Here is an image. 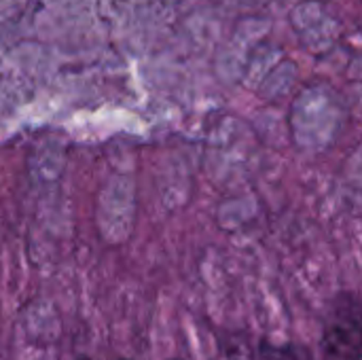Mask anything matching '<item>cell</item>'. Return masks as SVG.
Wrapping results in <instances>:
<instances>
[{"label": "cell", "instance_id": "5", "mask_svg": "<svg viewBox=\"0 0 362 360\" xmlns=\"http://www.w3.org/2000/svg\"><path fill=\"white\" fill-rule=\"evenodd\" d=\"M176 360H178V359H176Z\"/></svg>", "mask_w": 362, "mask_h": 360}, {"label": "cell", "instance_id": "3", "mask_svg": "<svg viewBox=\"0 0 362 360\" xmlns=\"http://www.w3.org/2000/svg\"><path fill=\"white\" fill-rule=\"evenodd\" d=\"M216 360H252V354L246 342H227V346L218 352Z\"/></svg>", "mask_w": 362, "mask_h": 360}, {"label": "cell", "instance_id": "4", "mask_svg": "<svg viewBox=\"0 0 362 360\" xmlns=\"http://www.w3.org/2000/svg\"><path fill=\"white\" fill-rule=\"evenodd\" d=\"M81 360H89V359H81Z\"/></svg>", "mask_w": 362, "mask_h": 360}, {"label": "cell", "instance_id": "1", "mask_svg": "<svg viewBox=\"0 0 362 360\" xmlns=\"http://www.w3.org/2000/svg\"><path fill=\"white\" fill-rule=\"evenodd\" d=\"M322 360H361V308L352 297H344L331 312L325 337Z\"/></svg>", "mask_w": 362, "mask_h": 360}, {"label": "cell", "instance_id": "2", "mask_svg": "<svg viewBox=\"0 0 362 360\" xmlns=\"http://www.w3.org/2000/svg\"><path fill=\"white\" fill-rule=\"evenodd\" d=\"M259 360H314L312 354L295 344H263Z\"/></svg>", "mask_w": 362, "mask_h": 360}]
</instances>
